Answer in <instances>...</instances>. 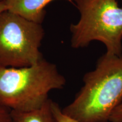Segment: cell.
<instances>
[{
  "label": "cell",
  "instance_id": "1",
  "mask_svg": "<svg viewBox=\"0 0 122 122\" xmlns=\"http://www.w3.org/2000/svg\"><path fill=\"white\" fill-rule=\"evenodd\" d=\"M84 85L74 100L62 109L79 122H108L122 101V54H105L96 68L83 77Z\"/></svg>",
  "mask_w": 122,
  "mask_h": 122
},
{
  "label": "cell",
  "instance_id": "10",
  "mask_svg": "<svg viewBox=\"0 0 122 122\" xmlns=\"http://www.w3.org/2000/svg\"><path fill=\"white\" fill-rule=\"evenodd\" d=\"M6 10H7V7L5 1H0V14Z\"/></svg>",
  "mask_w": 122,
  "mask_h": 122
},
{
  "label": "cell",
  "instance_id": "4",
  "mask_svg": "<svg viewBox=\"0 0 122 122\" xmlns=\"http://www.w3.org/2000/svg\"><path fill=\"white\" fill-rule=\"evenodd\" d=\"M44 36L41 24L6 10L0 14V66L22 68L44 58L40 47Z\"/></svg>",
  "mask_w": 122,
  "mask_h": 122
},
{
  "label": "cell",
  "instance_id": "8",
  "mask_svg": "<svg viewBox=\"0 0 122 122\" xmlns=\"http://www.w3.org/2000/svg\"><path fill=\"white\" fill-rule=\"evenodd\" d=\"M110 122H122V101L112 111L110 117Z\"/></svg>",
  "mask_w": 122,
  "mask_h": 122
},
{
  "label": "cell",
  "instance_id": "3",
  "mask_svg": "<svg viewBox=\"0 0 122 122\" xmlns=\"http://www.w3.org/2000/svg\"><path fill=\"white\" fill-rule=\"evenodd\" d=\"M80 16L71 24V45L79 49L93 41L105 45L107 54L122 53V8L116 0H74Z\"/></svg>",
  "mask_w": 122,
  "mask_h": 122
},
{
  "label": "cell",
  "instance_id": "2",
  "mask_svg": "<svg viewBox=\"0 0 122 122\" xmlns=\"http://www.w3.org/2000/svg\"><path fill=\"white\" fill-rule=\"evenodd\" d=\"M65 77L54 64L43 58L22 68L0 66V104L11 111L39 109L49 99V93L61 89Z\"/></svg>",
  "mask_w": 122,
  "mask_h": 122
},
{
  "label": "cell",
  "instance_id": "5",
  "mask_svg": "<svg viewBox=\"0 0 122 122\" xmlns=\"http://www.w3.org/2000/svg\"><path fill=\"white\" fill-rule=\"evenodd\" d=\"M55 0H5L7 10L28 20L41 24L45 18V7ZM74 3V0H65Z\"/></svg>",
  "mask_w": 122,
  "mask_h": 122
},
{
  "label": "cell",
  "instance_id": "6",
  "mask_svg": "<svg viewBox=\"0 0 122 122\" xmlns=\"http://www.w3.org/2000/svg\"><path fill=\"white\" fill-rule=\"evenodd\" d=\"M53 101L49 99L39 109L29 111H11L12 122H57L53 113Z\"/></svg>",
  "mask_w": 122,
  "mask_h": 122
},
{
  "label": "cell",
  "instance_id": "7",
  "mask_svg": "<svg viewBox=\"0 0 122 122\" xmlns=\"http://www.w3.org/2000/svg\"><path fill=\"white\" fill-rule=\"evenodd\" d=\"M52 108L53 113L54 114L57 122H79L64 114L62 111V108L57 103L53 101Z\"/></svg>",
  "mask_w": 122,
  "mask_h": 122
},
{
  "label": "cell",
  "instance_id": "9",
  "mask_svg": "<svg viewBox=\"0 0 122 122\" xmlns=\"http://www.w3.org/2000/svg\"><path fill=\"white\" fill-rule=\"evenodd\" d=\"M0 122H12L11 110L0 104Z\"/></svg>",
  "mask_w": 122,
  "mask_h": 122
},
{
  "label": "cell",
  "instance_id": "11",
  "mask_svg": "<svg viewBox=\"0 0 122 122\" xmlns=\"http://www.w3.org/2000/svg\"><path fill=\"white\" fill-rule=\"evenodd\" d=\"M5 1V0H0V1Z\"/></svg>",
  "mask_w": 122,
  "mask_h": 122
}]
</instances>
